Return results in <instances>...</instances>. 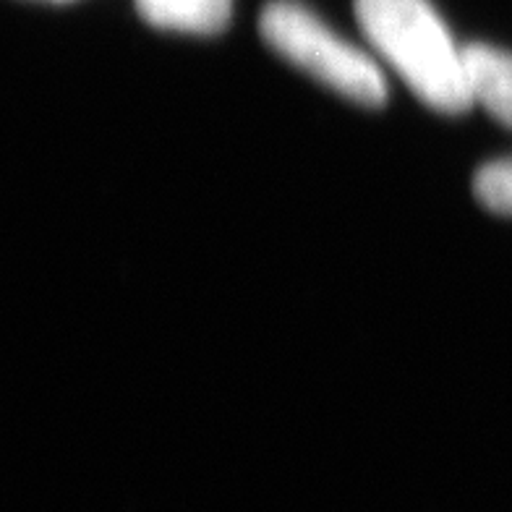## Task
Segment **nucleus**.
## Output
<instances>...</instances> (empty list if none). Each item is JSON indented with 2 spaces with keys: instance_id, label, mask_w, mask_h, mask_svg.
<instances>
[{
  "instance_id": "nucleus-1",
  "label": "nucleus",
  "mask_w": 512,
  "mask_h": 512,
  "mask_svg": "<svg viewBox=\"0 0 512 512\" xmlns=\"http://www.w3.org/2000/svg\"><path fill=\"white\" fill-rule=\"evenodd\" d=\"M356 16L371 48L418 100L447 115L471 110L465 48L429 0H356Z\"/></svg>"
},
{
  "instance_id": "nucleus-2",
  "label": "nucleus",
  "mask_w": 512,
  "mask_h": 512,
  "mask_svg": "<svg viewBox=\"0 0 512 512\" xmlns=\"http://www.w3.org/2000/svg\"><path fill=\"white\" fill-rule=\"evenodd\" d=\"M259 29L280 58L345 100L366 108H379L387 100V79L377 61L332 32L309 8L293 0H275L264 8Z\"/></svg>"
},
{
  "instance_id": "nucleus-3",
  "label": "nucleus",
  "mask_w": 512,
  "mask_h": 512,
  "mask_svg": "<svg viewBox=\"0 0 512 512\" xmlns=\"http://www.w3.org/2000/svg\"><path fill=\"white\" fill-rule=\"evenodd\" d=\"M465 63L473 102H479L494 121L512 128V53L489 45H468Z\"/></svg>"
},
{
  "instance_id": "nucleus-4",
  "label": "nucleus",
  "mask_w": 512,
  "mask_h": 512,
  "mask_svg": "<svg viewBox=\"0 0 512 512\" xmlns=\"http://www.w3.org/2000/svg\"><path fill=\"white\" fill-rule=\"evenodd\" d=\"M147 24L183 34H215L225 29L233 0H136Z\"/></svg>"
},
{
  "instance_id": "nucleus-5",
  "label": "nucleus",
  "mask_w": 512,
  "mask_h": 512,
  "mask_svg": "<svg viewBox=\"0 0 512 512\" xmlns=\"http://www.w3.org/2000/svg\"><path fill=\"white\" fill-rule=\"evenodd\" d=\"M476 199L494 215L512 217V157L494 160L476 173Z\"/></svg>"
}]
</instances>
